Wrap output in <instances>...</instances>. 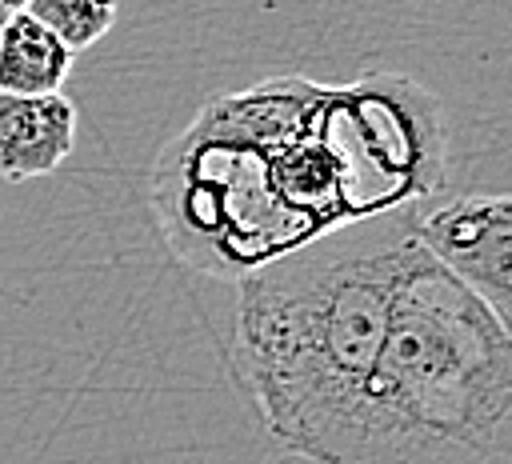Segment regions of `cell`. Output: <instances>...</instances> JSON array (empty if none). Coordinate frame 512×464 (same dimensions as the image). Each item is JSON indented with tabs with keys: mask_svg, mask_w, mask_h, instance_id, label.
<instances>
[{
	"mask_svg": "<svg viewBox=\"0 0 512 464\" xmlns=\"http://www.w3.org/2000/svg\"><path fill=\"white\" fill-rule=\"evenodd\" d=\"M76 104L64 92L12 96L0 92V180L52 176L76 148Z\"/></svg>",
	"mask_w": 512,
	"mask_h": 464,
	"instance_id": "3",
	"label": "cell"
},
{
	"mask_svg": "<svg viewBox=\"0 0 512 464\" xmlns=\"http://www.w3.org/2000/svg\"><path fill=\"white\" fill-rule=\"evenodd\" d=\"M72 60L76 56L24 8L4 16V24H0V92H12V96L64 92Z\"/></svg>",
	"mask_w": 512,
	"mask_h": 464,
	"instance_id": "4",
	"label": "cell"
},
{
	"mask_svg": "<svg viewBox=\"0 0 512 464\" xmlns=\"http://www.w3.org/2000/svg\"><path fill=\"white\" fill-rule=\"evenodd\" d=\"M24 12L40 20L72 56L104 40L116 24V0H28Z\"/></svg>",
	"mask_w": 512,
	"mask_h": 464,
	"instance_id": "5",
	"label": "cell"
},
{
	"mask_svg": "<svg viewBox=\"0 0 512 464\" xmlns=\"http://www.w3.org/2000/svg\"><path fill=\"white\" fill-rule=\"evenodd\" d=\"M4 16H8V12H4V8H0V24H4Z\"/></svg>",
	"mask_w": 512,
	"mask_h": 464,
	"instance_id": "7",
	"label": "cell"
},
{
	"mask_svg": "<svg viewBox=\"0 0 512 464\" xmlns=\"http://www.w3.org/2000/svg\"><path fill=\"white\" fill-rule=\"evenodd\" d=\"M444 180L448 124L412 76H272L204 100L160 148L148 208L184 268L240 280L328 232L420 212Z\"/></svg>",
	"mask_w": 512,
	"mask_h": 464,
	"instance_id": "1",
	"label": "cell"
},
{
	"mask_svg": "<svg viewBox=\"0 0 512 464\" xmlns=\"http://www.w3.org/2000/svg\"><path fill=\"white\" fill-rule=\"evenodd\" d=\"M412 236L512 328V200L504 192L432 200L416 212Z\"/></svg>",
	"mask_w": 512,
	"mask_h": 464,
	"instance_id": "2",
	"label": "cell"
},
{
	"mask_svg": "<svg viewBox=\"0 0 512 464\" xmlns=\"http://www.w3.org/2000/svg\"><path fill=\"white\" fill-rule=\"evenodd\" d=\"M24 4H28V0H0V8H4V12H20Z\"/></svg>",
	"mask_w": 512,
	"mask_h": 464,
	"instance_id": "6",
	"label": "cell"
}]
</instances>
